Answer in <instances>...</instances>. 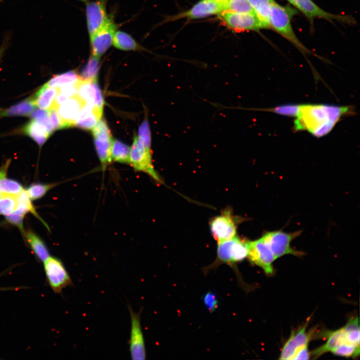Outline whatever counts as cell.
Here are the masks:
<instances>
[{
	"label": "cell",
	"instance_id": "cell-26",
	"mask_svg": "<svg viewBox=\"0 0 360 360\" xmlns=\"http://www.w3.org/2000/svg\"><path fill=\"white\" fill-rule=\"evenodd\" d=\"M26 240L36 258L44 262L50 256V252L44 242L32 231L25 234Z\"/></svg>",
	"mask_w": 360,
	"mask_h": 360
},
{
	"label": "cell",
	"instance_id": "cell-36",
	"mask_svg": "<svg viewBox=\"0 0 360 360\" xmlns=\"http://www.w3.org/2000/svg\"><path fill=\"white\" fill-rule=\"evenodd\" d=\"M17 204L16 196L2 195L0 199V214L6 216L12 212Z\"/></svg>",
	"mask_w": 360,
	"mask_h": 360
},
{
	"label": "cell",
	"instance_id": "cell-19",
	"mask_svg": "<svg viewBox=\"0 0 360 360\" xmlns=\"http://www.w3.org/2000/svg\"><path fill=\"white\" fill-rule=\"evenodd\" d=\"M103 110L86 103L81 108L74 123V126L84 129H92L100 120Z\"/></svg>",
	"mask_w": 360,
	"mask_h": 360
},
{
	"label": "cell",
	"instance_id": "cell-13",
	"mask_svg": "<svg viewBox=\"0 0 360 360\" xmlns=\"http://www.w3.org/2000/svg\"><path fill=\"white\" fill-rule=\"evenodd\" d=\"M224 24L236 31L257 30L262 28L260 22L254 12L221 14Z\"/></svg>",
	"mask_w": 360,
	"mask_h": 360
},
{
	"label": "cell",
	"instance_id": "cell-46",
	"mask_svg": "<svg viewBox=\"0 0 360 360\" xmlns=\"http://www.w3.org/2000/svg\"><path fill=\"white\" fill-rule=\"evenodd\" d=\"M286 0L290 4H292L294 6L296 0Z\"/></svg>",
	"mask_w": 360,
	"mask_h": 360
},
{
	"label": "cell",
	"instance_id": "cell-6",
	"mask_svg": "<svg viewBox=\"0 0 360 360\" xmlns=\"http://www.w3.org/2000/svg\"><path fill=\"white\" fill-rule=\"evenodd\" d=\"M44 266L48 283L55 293L60 294L64 288L72 285L70 276L60 259L50 256L44 262Z\"/></svg>",
	"mask_w": 360,
	"mask_h": 360
},
{
	"label": "cell",
	"instance_id": "cell-2",
	"mask_svg": "<svg viewBox=\"0 0 360 360\" xmlns=\"http://www.w3.org/2000/svg\"><path fill=\"white\" fill-rule=\"evenodd\" d=\"M295 10L288 6H283L274 0L270 10V28L284 37L303 53H312L296 37L291 24V18Z\"/></svg>",
	"mask_w": 360,
	"mask_h": 360
},
{
	"label": "cell",
	"instance_id": "cell-30",
	"mask_svg": "<svg viewBox=\"0 0 360 360\" xmlns=\"http://www.w3.org/2000/svg\"><path fill=\"white\" fill-rule=\"evenodd\" d=\"M302 104H288L279 105L273 108H244V110L265 111L275 113L276 114L296 118L298 114Z\"/></svg>",
	"mask_w": 360,
	"mask_h": 360
},
{
	"label": "cell",
	"instance_id": "cell-27",
	"mask_svg": "<svg viewBox=\"0 0 360 360\" xmlns=\"http://www.w3.org/2000/svg\"><path fill=\"white\" fill-rule=\"evenodd\" d=\"M342 328L346 342L360 346V326L358 317L350 319Z\"/></svg>",
	"mask_w": 360,
	"mask_h": 360
},
{
	"label": "cell",
	"instance_id": "cell-38",
	"mask_svg": "<svg viewBox=\"0 0 360 360\" xmlns=\"http://www.w3.org/2000/svg\"><path fill=\"white\" fill-rule=\"evenodd\" d=\"M138 136L146 148H151V134L147 118H146L140 124L138 129Z\"/></svg>",
	"mask_w": 360,
	"mask_h": 360
},
{
	"label": "cell",
	"instance_id": "cell-23",
	"mask_svg": "<svg viewBox=\"0 0 360 360\" xmlns=\"http://www.w3.org/2000/svg\"><path fill=\"white\" fill-rule=\"evenodd\" d=\"M58 92V88L48 87L44 84L42 85L32 96L36 106L45 110L50 109Z\"/></svg>",
	"mask_w": 360,
	"mask_h": 360
},
{
	"label": "cell",
	"instance_id": "cell-43",
	"mask_svg": "<svg viewBox=\"0 0 360 360\" xmlns=\"http://www.w3.org/2000/svg\"><path fill=\"white\" fill-rule=\"evenodd\" d=\"M204 302L208 308L212 310L216 308V297L212 294H208L204 298Z\"/></svg>",
	"mask_w": 360,
	"mask_h": 360
},
{
	"label": "cell",
	"instance_id": "cell-41",
	"mask_svg": "<svg viewBox=\"0 0 360 360\" xmlns=\"http://www.w3.org/2000/svg\"><path fill=\"white\" fill-rule=\"evenodd\" d=\"M49 118L54 130L62 128L57 108L52 107L48 110Z\"/></svg>",
	"mask_w": 360,
	"mask_h": 360
},
{
	"label": "cell",
	"instance_id": "cell-22",
	"mask_svg": "<svg viewBox=\"0 0 360 360\" xmlns=\"http://www.w3.org/2000/svg\"><path fill=\"white\" fill-rule=\"evenodd\" d=\"M23 132L40 146L45 143L51 135L45 126L33 118L25 125Z\"/></svg>",
	"mask_w": 360,
	"mask_h": 360
},
{
	"label": "cell",
	"instance_id": "cell-5",
	"mask_svg": "<svg viewBox=\"0 0 360 360\" xmlns=\"http://www.w3.org/2000/svg\"><path fill=\"white\" fill-rule=\"evenodd\" d=\"M244 220L234 216L230 209H225L210 222L213 238L220 242L234 237L236 234L238 224Z\"/></svg>",
	"mask_w": 360,
	"mask_h": 360
},
{
	"label": "cell",
	"instance_id": "cell-42",
	"mask_svg": "<svg viewBox=\"0 0 360 360\" xmlns=\"http://www.w3.org/2000/svg\"><path fill=\"white\" fill-rule=\"evenodd\" d=\"M309 357L308 346H306L302 348L295 354L292 360H308Z\"/></svg>",
	"mask_w": 360,
	"mask_h": 360
},
{
	"label": "cell",
	"instance_id": "cell-11",
	"mask_svg": "<svg viewBox=\"0 0 360 360\" xmlns=\"http://www.w3.org/2000/svg\"><path fill=\"white\" fill-rule=\"evenodd\" d=\"M248 247L247 258L250 262L262 268L266 274H272V263L276 259L262 237L254 240H248Z\"/></svg>",
	"mask_w": 360,
	"mask_h": 360
},
{
	"label": "cell",
	"instance_id": "cell-20",
	"mask_svg": "<svg viewBox=\"0 0 360 360\" xmlns=\"http://www.w3.org/2000/svg\"><path fill=\"white\" fill-rule=\"evenodd\" d=\"M326 342L313 351L312 354L314 356L318 357L328 352H332L340 345L348 343L346 341L342 328L328 332Z\"/></svg>",
	"mask_w": 360,
	"mask_h": 360
},
{
	"label": "cell",
	"instance_id": "cell-10",
	"mask_svg": "<svg viewBox=\"0 0 360 360\" xmlns=\"http://www.w3.org/2000/svg\"><path fill=\"white\" fill-rule=\"evenodd\" d=\"M130 318V331L129 349L131 358L144 360L146 357L144 338L140 322V312H135L130 306H128Z\"/></svg>",
	"mask_w": 360,
	"mask_h": 360
},
{
	"label": "cell",
	"instance_id": "cell-40",
	"mask_svg": "<svg viewBox=\"0 0 360 360\" xmlns=\"http://www.w3.org/2000/svg\"><path fill=\"white\" fill-rule=\"evenodd\" d=\"M78 82L63 86L58 88V92L67 98L75 97L77 95Z\"/></svg>",
	"mask_w": 360,
	"mask_h": 360
},
{
	"label": "cell",
	"instance_id": "cell-31",
	"mask_svg": "<svg viewBox=\"0 0 360 360\" xmlns=\"http://www.w3.org/2000/svg\"><path fill=\"white\" fill-rule=\"evenodd\" d=\"M79 79L77 72L70 70L53 76L44 84L48 87L58 88L63 86L75 83Z\"/></svg>",
	"mask_w": 360,
	"mask_h": 360
},
{
	"label": "cell",
	"instance_id": "cell-25",
	"mask_svg": "<svg viewBox=\"0 0 360 360\" xmlns=\"http://www.w3.org/2000/svg\"><path fill=\"white\" fill-rule=\"evenodd\" d=\"M33 96H31L0 112V116H30L36 109Z\"/></svg>",
	"mask_w": 360,
	"mask_h": 360
},
{
	"label": "cell",
	"instance_id": "cell-17",
	"mask_svg": "<svg viewBox=\"0 0 360 360\" xmlns=\"http://www.w3.org/2000/svg\"><path fill=\"white\" fill-rule=\"evenodd\" d=\"M76 96L85 103L92 104L95 108L103 110L104 100L96 80L79 79Z\"/></svg>",
	"mask_w": 360,
	"mask_h": 360
},
{
	"label": "cell",
	"instance_id": "cell-47",
	"mask_svg": "<svg viewBox=\"0 0 360 360\" xmlns=\"http://www.w3.org/2000/svg\"><path fill=\"white\" fill-rule=\"evenodd\" d=\"M212 0L218 2H224L226 0Z\"/></svg>",
	"mask_w": 360,
	"mask_h": 360
},
{
	"label": "cell",
	"instance_id": "cell-44",
	"mask_svg": "<svg viewBox=\"0 0 360 360\" xmlns=\"http://www.w3.org/2000/svg\"><path fill=\"white\" fill-rule=\"evenodd\" d=\"M10 160H7L6 162L0 168V176L4 174L7 173ZM2 196V194L0 193V199Z\"/></svg>",
	"mask_w": 360,
	"mask_h": 360
},
{
	"label": "cell",
	"instance_id": "cell-1",
	"mask_svg": "<svg viewBox=\"0 0 360 360\" xmlns=\"http://www.w3.org/2000/svg\"><path fill=\"white\" fill-rule=\"evenodd\" d=\"M354 112V108L352 106L302 104L295 118L293 128L296 132L305 130L312 136L320 138L331 132L342 117L352 115Z\"/></svg>",
	"mask_w": 360,
	"mask_h": 360
},
{
	"label": "cell",
	"instance_id": "cell-35",
	"mask_svg": "<svg viewBox=\"0 0 360 360\" xmlns=\"http://www.w3.org/2000/svg\"><path fill=\"white\" fill-rule=\"evenodd\" d=\"M16 207L26 212V213L30 212L40 220L44 224L47 226L46 224L40 218V216L36 213L34 207L33 206L31 200L29 198L26 190H24L18 195L16 196Z\"/></svg>",
	"mask_w": 360,
	"mask_h": 360
},
{
	"label": "cell",
	"instance_id": "cell-12",
	"mask_svg": "<svg viewBox=\"0 0 360 360\" xmlns=\"http://www.w3.org/2000/svg\"><path fill=\"white\" fill-rule=\"evenodd\" d=\"M108 0H95L86 2V18L89 36L107 20L109 14L106 5Z\"/></svg>",
	"mask_w": 360,
	"mask_h": 360
},
{
	"label": "cell",
	"instance_id": "cell-15",
	"mask_svg": "<svg viewBox=\"0 0 360 360\" xmlns=\"http://www.w3.org/2000/svg\"><path fill=\"white\" fill-rule=\"evenodd\" d=\"M310 20L320 18L329 20H335L340 22L352 24L355 22L350 16L330 14L318 6L312 0H296L294 5Z\"/></svg>",
	"mask_w": 360,
	"mask_h": 360
},
{
	"label": "cell",
	"instance_id": "cell-4",
	"mask_svg": "<svg viewBox=\"0 0 360 360\" xmlns=\"http://www.w3.org/2000/svg\"><path fill=\"white\" fill-rule=\"evenodd\" d=\"M130 164L136 171L146 173L157 182L162 183L154 170L151 148H146L138 136H134L130 148Z\"/></svg>",
	"mask_w": 360,
	"mask_h": 360
},
{
	"label": "cell",
	"instance_id": "cell-39",
	"mask_svg": "<svg viewBox=\"0 0 360 360\" xmlns=\"http://www.w3.org/2000/svg\"><path fill=\"white\" fill-rule=\"evenodd\" d=\"M26 214L24 211L16 208L12 212L6 216V218L8 222L15 225L23 231V220Z\"/></svg>",
	"mask_w": 360,
	"mask_h": 360
},
{
	"label": "cell",
	"instance_id": "cell-45",
	"mask_svg": "<svg viewBox=\"0 0 360 360\" xmlns=\"http://www.w3.org/2000/svg\"><path fill=\"white\" fill-rule=\"evenodd\" d=\"M6 44H3L0 47V61L2 58L4 52L6 48Z\"/></svg>",
	"mask_w": 360,
	"mask_h": 360
},
{
	"label": "cell",
	"instance_id": "cell-24",
	"mask_svg": "<svg viewBox=\"0 0 360 360\" xmlns=\"http://www.w3.org/2000/svg\"><path fill=\"white\" fill-rule=\"evenodd\" d=\"M112 45L118 50L125 51H140L144 50L131 35L118 30L114 35Z\"/></svg>",
	"mask_w": 360,
	"mask_h": 360
},
{
	"label": "cell",
	"instance_id": "cell-28",
	"mask_svg": "<svg viewBox=\"0 0 360 360\" xmlns=\"http://www.w3.org/2000/svg\"><path fill=\"white\" fill-rule=\"evenodd\" d=\"M130 148L126 144L118 140H113L112 150V162L130 164Z\"/></svg>",
	"mask_w": 360,
	"mask_h": 360
},
{
	"label": "cell",
	"instance_id": "cell-14",
	"mask_svg": "<svg viewBox=\"0 0 360 360\" xmlns=\"http://www.w3.org/2000/svg\"><path fill=\"white\" fill-rule=\"evenodd\" d=\"M224 2H218L212 0H200L190 10L174 16L173 20L183 18L191 20L199 19L222 14L224 11Z\"/></svg>",
	"mask_w": 360,
	"mask_h": 360
},
{
	"label": "cell",
	"instance_id": "cell-7",
	"mask_svg": "<svg viewBox=\"0 0 360 360\" xmlns=\"http://www.w3.org/2000/svg\"><path fill=\"white\" fill-rule=\"evenodd\" d=\"M114 20V14H110L106 22L90 36L92 55L100 58L112 45L114 35L118 28Z\"/></svg>",
	"mask_w": 360,
	"mask_h": 360
},
{
	"label": "cell",
	"instance_id": "cell-33",
	"mask_svg": "<svg viewBox=\"0 0 360 360\" xmlns=\"http://www.w3.org/2000/svg\"><path fill=\"white\" fill-rule=\"evenodd\" d=\"M224 12L249 13L254 11L248 0H226Z\"/></svg>",
	"mask_w": 360,
	"mask_h": 360
},
{
	"label": "cell",
	"instance_id": "cell-29",
	"mask_svg": "<svg viewBox=\"0 0 360 360\" xmlns=\"http://www.w3.org/2000/svg\"><path fill=\"white\" fill-rule=\"evenodd\" d=\"M100 68V58L92 54L82 69L79 76L80 79L84 80H96Z\"/></svg>",
	"mask_w": 360,
	"mask_h": 360
},
{
	"label": "cell",
	"instance_id": "cell-9",
	"mask_svg": "<svg viewBox=\"0 0 360 360\" xmlns=\"http://www.w3.org/2000/svg\"><path fill=\"white\" fill-rule=\"evenodd\" d=\"M248 240L237 236L218 242L217 258L220 261L228 264L240 262L248 257Z\"/></svg>",
	"mask_w": 360,
	"mask_h": 360
},
{
	"label": "cell",
	"instance_id": "cell-37",
	"mask_svg": "<svg viewBox=\"0 0 360 360\" xmlns=\"http://www.w3.org/2000/svg\"><path fill=\"white\" fill-rule=\"evenodd\" d=\"M332 352L339 356L356 357L360 354V346L348 343H344L338 346Z\"/></svg>",
	"mask_w": 360,
	"mask_h": 360
},
{
	"label": "cell",
	"instance_id": "cell-34",
	"mask_svg": "<svg viewBox=\"0 0 360 360\" xmlns=\"http://www.w3.org/2000/svg\"><path fill=\"white\" fill-rule=\"evenodd\" d=\"M56 184L34 183L30 185L26 190L31 200H38L54 187Z\"/></svg>",
	"mask_w": 360,
	"mask_h": 360
},
{
	"label": "cell",
	"instance_id": "cell-8",
	"mask_svg": "<svg viewBox=\"0 0 360 360\" xmlns=\"http://www.w3.org/2000/svg\"><path fill=\"white\" fill-rule=\"evenodd\" d=\"M94 142L102 169L104 170L112 162L111 150L113 140L110 129L104 119L100 120L92 128Z\"/></svg>",
	"mask_w": 360,
	"mask_h": 360
},
{
	"label": "cell",
	"instance_id": "cell-18",
	"mask_svg": "<svg viewBox=\"0 0 360 360\" xmlns=\"http://www.w3.org/2000/svg\"><path fill=\"white\" fill-rule=\"evenodd\" d=\"M86 104L76 96L68 98L57 108L62 128L74 126L76 116Z\"/></svg>",
	"mask_w": 360,
	"mask_h": 360
},
{
	"label": "cell",
	"instance_id": "cell-48",
	"mask_svg": "<svg viewBox=\"0 0 360 360\" xmlns=\"http://www.w3.org/2000/svg\"><path fill=\"white\" fill-rule=\"evenodd\" d=\"M79 0V1H80V2H85V3L86 2L88 1V0Z\"/></svg>",
	"mask_w": 360,
	"mask_h": 360
},
{
	"label": "cell",
	"instance_id": "cell-16",
	"mask_svg": "<svg viewBox=\"0 0 360 360\" xmlns=\"http://www.w3.org/2000/svg\"><path fill=\"white\" fill-rule=\"evenodd\" d=\"M307 323L296 332H292L284 344L280 354V360H292L302 348L308 345L310 336L306 332Z\"/></svg>",
	"mask_w": 360,
	"mask_h": 360
},
{
	"label": "cell",
	"instance_id": "cell-3",
	"mask_svg": "<svg viewBox=\"0 0 360 360\" xmlns=\"http://www.w3.org/2000/svg\"><path fill=\"white\" fill-rule=\"evenodd\" d=\"M302 230L286 232L282 230L266 231L262 236L265 243L268 245L276 260L286 254L302 256L304 252L293 248L292 242L300 236Z\"/></svg>",
	"mask_w": 360,
	"mask_h": 360
},
{
	"label": "cell",
	"instance_id": "cell-32",
	"mask_svg": "<svg viewBox=\"0 0 360 360\" xmlns=\"http://www.w3.org/2000/svg\"><path fill=\"white\" fill-rule=\"evenodd\" d=\"M6 174L0 176V193L2 195L16 196L24 190L23 186L17 180L7 178Z\"/></svg>",
	"mask_w": 360,
	"mask_h": 360
},
{
	"label": "cell",
	"instance_id": "cell-21",
	"mask_svg": "<svg viewBox=\"0 0 360 360\" xmlns=\"http://www.w3.org/2000/svg\"><path fill=\"white\" fill-rule=\"evenodd\" d=\"M258 19L262 28H270V14L274 0H248Z\"/></svg>",
	"mask_w": 360,
	"mask_h": 360
}]
</instances>
